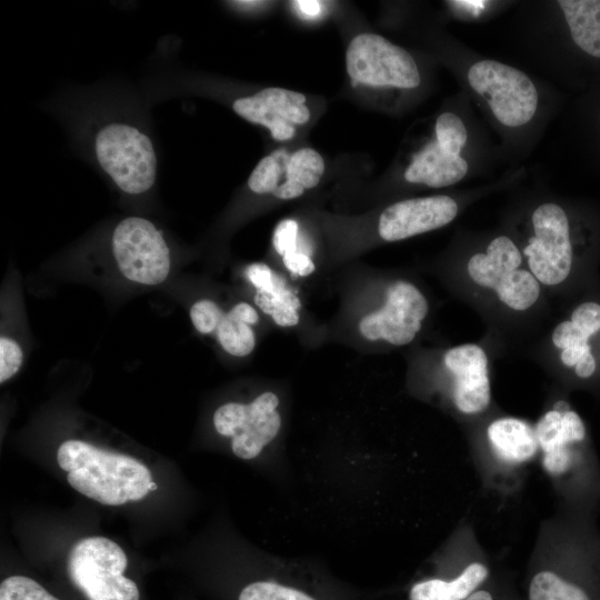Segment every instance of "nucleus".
I'll return each mask as SVG.
<instances>
[{
  "mask_svg": "<svg viewBox=\"0 0 600 600\" xmlns=\"http://www.w3.org/2000/svg\"><path fill=\"white\" fill-rule=\"evenodd\" d=\"M482 433L480 460L492 476L504 479L539 457L534 424L522 418L496 417L486 424Z\"/></svg>",
  "mask_w": 600,
  "mask_h": 600,
  "instance_id": "nucleus-16",
  "label": "nucleus"
},
{
  "mask_svg": "<svg viewBox=\"0 0 600 600\" xmlns=\"http://www.w3.org/2000/svg\"><path fill=\"white\" fill-rule=\"evenodd\" d=\"M246 274L257 290H263L278 297H286L290 292L284 281L263 263L248 266Z\"/></svg>",
  "mask_w": 600,
  "mask_h": 600,
  "instance_id": "nucleus-28",
  "label": "nucleus"
},
{
  "mask_svg": "<svg viewBox=\"0 0 600 600\" xmlns=\"http://www.w3.org/2000/svg\"><path fill=\"white\" fill-rule=\"evenodd\" d=\"M539 461L564 508L596 514L600 508V462L581 416L556 401L534 423Z\"/></svg>",
  "mask_w": 600,
  "mask_h": 600,
  "instance_id": "nucleus-3",
  "label": "nucleus"
},
{
  "mask_svg": "<svg viewBox=\"0 0 600 600\" xmlns=\"http://www.w3.org/2000/svg\"><path fill=\"white\" fill-rule=\"evenodd\" d=\"M346 63L353 86L412 89L420 83V73L411 54L374 33H361L350 41Z\"/></svg>",
  "mask_w": 600,
  "mask_h": 600,
  "instance_id": "nucleus-10",
  "label": "nucleus"
},
{
  "mask_svg": "<svg viewBox=\"0 0 600 600\" xmlns=\"http://www.w3.org/2000/svg\"><path fill=\"white\" fill-rule=\"evenodd\" d=\"M464 600H523V598L510 577L494 571L483 586Z\"/></svg>",
  "mask_w": 600,
  "mask_h": 600,
  "instance_id": "nucleus-27",
  "label": "nucleus"
},
{
  "mask_svg": "<svg viewBox=\"0 0 600 600\" xmlns=\"http://www.w3.org/2000/svg\"><path fill=\"white\" fill-rule=\"evenodd\" d=\"M574 43L591 57L600 58V0H560Z\"/></svg>",
  "mask_w": 600,
  "mask_h": 600,
  "instance_id": "nucleus-21",
  "label": "nucleus"
},
{
  "mask_svg": "<svg viewBox=\"0 0 600 600\" xmlns=\"http://www.w3.org/2000/svg\"><path fill=\"white\" fill-rule=\"evenodd\" d=\"M448 379V398L456 412L466 418L484 414L491 404L489 359L477 343L449 348L442 357Z\"/></svg>",
  "mask_w": 600,
  "mask_h": 600,
  "instance_id": "nucleus-12",
  "label": "nucleus"
},
{
  "mask_svg": "<svg viewBox=\"0 0 600 600\" xmlns=\"http://www.w3.org/2000/svg\"><path fill=\"white\" fill-rule=\"evenodd\" d=\"M224 312L213 301L203 299L192 304L190 308V318L194 328L203 334L217 330Z\"/></svg>",
  "mask_w": 600,
  "mask_h": 600,
  "instance_id": "nucleus-29",
  "label": "nucleus"
},
{
  "mask_svg": "<svg viewBox=\"0 0 600 600\" xmlns=\"http://www.w3.org/2000/svg\"><path fill=\"white\" fill-rule=\"evenodd\" d=\"M283 263L291 272L306 277L314 271V263L309 256L302 252H292L282 257Z\"/></svg>",
  "mask_w": 600,
  "mask_h": 600,
  "instance_id": "nucleus-32",
  "label": "nucleus"
},
{
  "mask_svg": "<svg viewBox=\"0 0 600 600\" xmlns=\"http://www.w3.org/2000/svg\"><path fill=\"white\" fill-rule=\"evenodd\" d=\"M278 406L279 398L270 391L250 403L228 402L216 410L213 426L219 434L231 438V449L238 458L254 459L281 428Z\"/></svg>",
  "mask_w": 600,
  "mask_h": 600,
  "instance_id": "nucleus-11",
  "label": "nucleus"
},
{
  "mask_svg": "<svg viewBox=\"0 0 600 600\" xmlns=\"http://www.w3.org/2000/svg\"><path fill=\"white\" fill-rule=\"evenodd\" d=\"M600 332V303H579L568 319L551 331V344L563 368L582 381L592 379L598 369L592 340Z\"/></svg>",
  "mask_w": 600,
  "mask_h": 600,
  "instance_id": "nucleus-17",
  "label": "nucleus"
},
{
  "mask_svg": "<svg viewBox=\"0 0 600 600\" xmlns=\"http://www.w3.org/2000/svg\"><path fill=\"white\" fill-rule=\"evenodd\" d=\"M258 319V312L249 303L236 304L228 313H224L217 328L221 347L236 357L249 354L256 346L251 326L257 323Z\"/></svg>",
  "mask_w": 600,
  "mask_h": 600,
  "instance_id": "nucleus-22",
  "label": "nucleus"
},
{
  "mask_svg": "<svg viewBox=\"0 0 600 600\" xmlns=\"http://www.w3.org/2000/svg\"><path fill=\"white\" fill-rule=\"evenodd\" d=\"M127 564L124 551L114 541L89 537L72 547L67 570L89 600H139L136 582L123 576Z\"/></svg>",
  "mask_w": 600,
  "mask_h": 600,
  "instance_id": "nucleus-6",
  "label": "nucleus"
},
{
  "mask_svg": "<svg viewBox=\"0 0 600 600\" xmlns=\"http://www.w3.org/2000/svg\"><path fill=\"white\" fill-rule=\"evenodd\" d=\"M256 304L281 327H292L299 322V314L283 298L263 290H257Z\"/></svg>",
  "mask_w": 600,
  "mask_h": 600,
  "instance_id": "nucleus-26",
  "label": "nucleus"
},
{
  "mask_svg": "<svg viewBox=\"0 0 600 600\" xmlns=\"http://www.w3.org/2000/svg\"><path fill=\"white\" fill-rule=\"evenodd\" d=\"M298 223L292 219H284L276 227L272 243L276 251L282 257L297 251Z\"/></svg>",
  "mask_w": 600,
  "mask_h": 600,
  "instance_id": "nucleus-31",
  "label": "nucleus"
},
{
  "mask_svg": "<svg viewBox=\"0 0 600 600\" xmlns=\"http://www.w3.org/2000/svg\"><path fill=\"white\" fill-rule=\"evenodd\" d=\"M323 172V159L316 150L302 148L288 153L279 149L259 161L247 183L254 193L289 200L314 188Z\"/></svg>",
  "mask_w": 600,
  "mask_h": 600,
  "instance_id": "nucleus-14",
  "label": "nucleus"
},
{
  "mask_svg": "<svg viewBox=\"0 0 600 600\" xmlns=\"http://www.w3.org/2000/svg\"><path fill=\"white\" fill-rule=\"evenodd\" d=\"M467 171V161L461 156H453L442 150L436 140L413 156L404 171V178L412 183L442 188L460 181Z\"/></svg>",
  "mask_w": 600,
  "mask_h": 600,
  "instance_id": "nucleus-20",
  "label": "nucleus"
},
{
  "mask_svg": "<svg viewBox=\"0 0 600 600\" xmlns=\"http://www.w3.org/2000/svg\"><path fill=\"white\" fill-rule=\"evenodd\" d=\"M57 461L74 490L106 506L138 501L150 491L152 476L146 464L86 441L61 443Z\"/></svg>",
  "mask_w": 600,
  "mask_h": 600,
  "instance_id": "nucleus-4",
  "label": "nucleus"
},
{
  "mask_svg": "<svg viewBox=\"0 0 600 600\" xmlns=\"http://www.w3.org/2000/svg\"><path fill=\"white\" fill-rule=\"evenodd\" d=\"M464 276L474 289L517 313L531 310L543 290L521 249L507 236L493 238L483 251L474 252L466 263Z\"/></svg>",
  "mask_w": 600,
  "mask_h": 600,
  "instance_id": "nucleus-5",
  "label": "nucleus"
},
{
  "mask_svg": "<svg viewBox=\"0 0 600 600\" xmlns=\"http://www.w3.org/2000/svg\"><path fill=\"white\" fill-rule=\"evenodd\" d=\"M428 310L426 297L414 284L396 281L387 289L383 306L363 317L359 330L368 340L406 346L421 330Z\"/></svg>",
  "mask_w": 600,
  "mask_h": 600,
  "instance_id": "nucleus-13",
  "label": "nucleus"
},
{
  "mask_svg": "<svg viewBox=\"0 0 600 600\" xmlns=\"http://www.w3.org/2000/svg\"><path fill=\"white\" fill-rule=\"evenodd\" d=\"M238 600H316L308 593L274 581H256L246 586Z\"/></svg>",
  "mask_w": 600,
  "mask_h": 600,
  "instance_id": "nucleus-24",
  "label": "nucleus"
},
{
  "mask_svg": "<svg viewBox=\"0 0 600 600\" xmlns=\"http://www.w3.org/2000/svg\"><path fill=\"white\" fill-rule=\"evenodd\" d=\"M293 3H296L300 11L306 16L313 17L320 12L319 1H296Z\"/></svg>",
  "mask_w": 600,
  "mask_h": 600,
  "instance_id": "nucleus-33",
  "label": "nucleus"
},
{
  "mask_svg": "<svg viewBox=\"0 0 600 600\" xmlns=\"http://www.w3.org/2000/svg\"><path fill=\"white\" fill-rule=\"evenodd\" d=\"M306 97L282 88H266L251 96L240 97L232 102L233 111L251 123L267 127L276 140L291 139L294 124L310 119Z\"/></svg>",
  "mask_w": 600,
  "mask_h": 600,
  "instance_id": "nucleus-18",
  "label": "nucleus"
},
{
  "mask_svg": "<svg viewBox=\"0 0 600 600\" xmlns=\"http://www.w3.org/2000/svg\"><path fill=\"white\" fill-rule=\"evenodd\" d=\"M468 81L502 124L520 127L533 118L538 91L522 71L494 60H481L470 67Z\"/></svg>",
  "mask_w": 600,
  "mask_h": 600,
  "instance_id": "nucleus-9",
  "label": "nucleus"
},
{
  "mask_svg": "<svg viewBox=\"0 0 600 600\" xmlns=\"http://www.w3.org/2000/svg\"><path fill=\"white\" fill-rule=\"evenodd\" d=\"M0 600H60L40 583L24 576H12L0 584Z\"/></svg>",
  "mask_w": 600,
  "mask_h": 600,
  "instance_id": "nucleus-25",
  "label": "nucleus"
},
{
  "mask_svg": "<svg viewBox=\"0 0 600 600\" xmlns=\"http://www.w3.org/2000/svg\"><path fill=\"white\" fill-rule=\"evenodd\" d=\"M111 249L120 272L148 286L163 282L170 271V249L162 232L142 217H127L112 230Z\"/></svg>",
  "mask_w": 600,
  "mask_h": 600,
  "instance_id": "nucleus-8",
  "label": "nucleus"
},
{
  "mask_svg": "<svg viewBox=\"0 0 600 600\" xmlns=\"http://www.w3.org/2000/svg\"><path fill=\"white\" fill-rule=\"evenodd\" d=\"M532 233L521 248L524 261L542 288H556L572 273L574 249L570 222L557 203L540 204L531 216Z\"/></svg>",
  "mask_w": 600,
  "mask_h": 600,
  "instance_id": "nucleus-7",
  "label": "nucleus"
},
{
  "mask_svg": "<svg viewBox=\"0 0 600 600\" xmlns=\"http://www.w3.org/2000/svg\"><path fill=\"white\" fill-rule=\"evenodd\" d=\"M458 210L456 200L448 196L398 201L382 211L378 231L386 241L403 240L447 226Z\"/></svg>",
  "mask_w": 600,
  "mask_h": 600,
  "instance_id": "nucleus-19",
  "label": "nucleus"
},
{
  "mask_svg": "<svg viewBox=\"0 0 600 600\" xmlns=\"http://www.w3.org/2000/svg\"><path fill=\"white\" fill-rule=\"evenodd\" d=\"M493 573L488 556L479 550L470 532L466 531L461 549L452 562L443 572L411 584L407 600H464Z\"/></svg>",
  "mask_w": 600,
  "mask_h": 600,
  "instance_id": "nucleus-15",
  "label": "nucleus"
},
{
  "mask_svg": "<svg viewBox=\"0 0 600 600\" xmlns=\"http://www.w3.org/2000/svg\"><path fill=\"white\" fill-rule=\"evenodd\" d=\"M157 488H158V486H157V483L153 482V481H152V482L150 483V486H149L150 491H151V490H152V491H153V490H157Z\"/></svg>",
  "mask_w": 600,
  "mask_h": 600,
  "instance_id": "nucleus-34",
  "label": "nucleus"
},
{
  "mask_svg": "<svg viewBox=\"0 0 600 600\" xmlns=\"http://www.w3.org/2000/svg\"><path fill=\"white\" fill-rule=\"evenodd\" d=\"M23 353L20 346L8 337L0 339V382L13 377L22 364Z\"/></svg>",
  "mask_w": 600,
  "mask_h": 600,
  "instance_id": "nucleus-30",
  "label": "nucleus"
},
{
  "mask_svg": "<svg viewBox=\"0 0 600 600\" xmlns=\"http://www.w3.org/2000/svg\"><path fill=\"white\" fill-rule=\"evenodd\" d=\"M71 128L84 154L114 187L129 196L151 191L157 182L158 153L141 110L111 97L81 100Z\"/></svg>",
  "mask_w": 600,
  "mask_h": 600,
  "instance_id": "nucleus-1",
  "label": "nucleus"
},
{
  "mask_svg": "<svg viewBox=\"0 0 600 600\" xmlns=\"http://www.w3.org/2000/svg\"><path fill=\"white\" fill-rule=\"evenodd\" d=\"M436 136L441 149L453 156H460L468 138L462 120L452 112H444L438 117Z\"/></svg>",
  "mask_w": 600,
  "mask_h": 600,
  "instance_id": "nucleus-23",
  "label": "nucleus"
},
{
  "mask_svg": "<svg viewBox=\"0 0 600 600\" xmlns=\"http://www.w3.org/2000/svg\"><path fill=\"white\" fill-rule=\"evenodd\" d=\"M522 598L600 600V529L596 514L561 506L542 523Z\"/></svg>",
  "mask_w": 600,
  "mask_h": 600,
  "instance_id": "nucleus-2",
  "label": "nucleus"
}]
</instances>
